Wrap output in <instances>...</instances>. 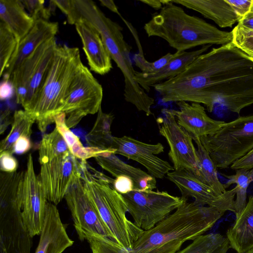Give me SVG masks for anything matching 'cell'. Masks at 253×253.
Segmentation results:
<instances>
[{
    "mask_svg": "<svg viewBox=\"0 0 253 253\" xmlns=\"http://www.w3.org/2000/svg\"><path fill=\"white\" fill-rule=\"evenodd\" d=\"M227 1L241 19L251 10L253 5V0H227Z\"/></svg>",
    "mask_w": 253,
    "mask_h": 253,
    "instance_id": "7bdbcfd3",
    "label": "cell"
},
{
    "mask_svg": "<svg viewBox=\"0 0 253 253\" xmlns=\"http://www.w3.org/2000/svg\"><path fill=\"white\" fill-rule=\"evenodd\" d=\"M224 213L186 201L154 227L144 231L130 253H176L185 242L203 235Z\"/></svg>",
    "mask_w": 253,
    "mask_h": 253,
    "instance_id": "7a4b0ae2",
    "label": "cell"
},
{
    "mask_svg": "<svg viewBox=\"0 0 253 253\" xmlns=\"http://www.w3.org/2000/svg\"><path fill=\"white\" fill-rule=\"evenodd\" d=\"M51 1L66 15L69 24L75 25L80 19L75 0H51Z\"/></svg>",
    "mask_w": 253,
    "mask_h": 253,
    "instance_id": "ab89813d",
    "label": "cell"
},
{
    "mask_svg": "<svg viewBox=\"0 0 253 253\" xmlns=\"http://www.w3.org/2000/svg\"><path fill=\"white\" fill-rule=\"evenodd\" d=\"M87 242L92 253H130L129 251L109 238H91Z\"/></svg>",
    "mask_w": 253,
    "mask_h": 253,
    "instance_id": "74e56055",
    "label": "cell"
},
{
    "mask_svg": "<svg viewBox=\"0 0 253 253\" xmlns=\"http://www.w3.org/2000/svg\"><path fill=\"white\" fill-rule=\"evenodd\" d=\"M58 45L55 42L48 49L39 64L30 82L27 93L22 104L27 111L37 99L50 69Z\"/></svg>",
    "mask_w": 253,
    "mask_h": 253,
    "instance_id": "f1b7e54d",
    "label": "cell"
},
{
    "mask_svg": "<svg viewBox=\"0 0 253 253\" xmlns=\"http://www.w3.org/2000/svg\"><path fill=\"white\" fill-rule=\"evenodd\" d=\"M82 181L87 194L96 207L115 241L124 249L131 250L144 231L126 217L128 208L122 195L112 188L108 181Z\"/></svg>",
    "mask_w": 253,
    "mask_h": 253,
    "instance_id": "8992f818",
    "label": "cell"
},
{
    "mask_svg": "<svg viewBox=\"0 0 253 253\" xmlns=\"http://www.w3.org/2000/svg\"><path fill=\"white\" fill-rule=\"evenodd\" d=\"M200 139L216 168H227L253 148V114L225 122Z\"/></svg>",
    "mask_w": 253,
    "mask_h": 253,
    "instance_id": "52a82bcc",
    "label": "cell"
},
{
    "mask_svg": "<svg viewBox=\"0 0 253 253\" xmlns=\"http://www.w3.org/2000/svg\"><path fill=\"white\" fill-rule=\"evenodd\" d=\"M48 203L35 171L32 155L29 154L24 174L21 209L24 223L32 237L41 234Z\"/></svg>",
    "mask_w": 253,
    "mask_h": 253,
    "instance_id": "4fadbf2b",
    "label": "cell"
},
{
    "mask_svg": "<svg viewBox=\"0 0 253 253\" xmlns=\"http://www.w3.org/2000/svg\"><path fill=\"white\" fill-rule=\"evenodd\" d=\"M171 1L200 13L221 28L232 27L241 19L227 0H171Z\"/></svg>",
    "mask_w": 253,
    "mask_h": 253,
    "instance_id": "603a6c76",
    "label": "cell"
},
{
    "mask_svg": "<svg viewBox=\"0 0 253 253\" xmlns=\"http://www.w3.org/2000/svg\"><path fill=\"white\" fill-rule=\"evenodd\" d=\"M141 2L147 4L151 7L155 9H161L164 5L167 4L169 0H140Z\"/></svg>",
    "mask_w": 253,
    "mask_h": 253,
    "instance_id": "c3c4849f",
    "label": "cell"
},
{
    "mask_svg": "<svg viewBox=\"0 0 253 253\" xmlns=\"http://www.w3.org/2000/svg\"><path fill=\"white\" fill-rule=\"evenodd\" d=\"M18 163L12 154L4 151L0 154V169L1 171L13 172L17 170Z\"/></svg>",
    "mask_w": 253,
    "mask_h": 253,
    "instance_id": "60d3db41",
    "label": "cell"
},
{
    "mask_svg": "<svg viewBox=\"0 0 253 253\" xmlns=\"http://www.w3.org/2000/svg\"><path fill=\"white\" fill-rule=\"evenodd\" d=\"M17 41L9 29L0 21V76L3 75L15 51Z\"/></svg>",
    "mask_w": 253,
    "mask_h": 253,
    "instance_id": "e575fe53",
    "label": "cell"
},
{
    "mask_svg": "<svg viewBox=\"0 0 253 253\" xmlns=\"http://www.w3.org/2000/svg\"><path fill=\"white\" fill-rule=\"evenodd\" d=\"M55 42L56 40L53 37L41 44L11 75L10 81L14 86L17 103L21 105L23 104L33 76L44 55Z\"/></svg>",
    "mask_w": 253,
    "mask_h": 253,
    "instance_id": "cb8c5ba5",
    "label": "cell"
},
{
    "mask_svg": "<svg viewBox=\"0 0 253 253\" xmlns=\"http://www.w3.org/2000/svg\"><path fill=\"white\" fill-rule=\"evenodd\" d=\"M179 110H173L177 124L191 136L201 137L217 131L225 123L211 118L201 104L176 102Z\"/></svg>",
    "mask_w": 253,
    "mask_h": 253,
    "instance_id": "ffe728a7",
    "label": "cell"
},
{
    "mask_svg": "<svg viewBox=\"0 0 253 253\" xmlns=\"http://www.w3.org/2000/svg\"><path fill=\"white\" fill-rule=\"evenodd\" d=\"M113 186L114 188L121 194H126L134 189L132 179L125 176H119L116 177Z\"/></svg>",
    "mask_w": 253,
    "mask_h": 253,
    "instance_id": "b9f144b4",
    "label": "cell"
},
{
    "mask_svg": "<svg viewBox=\"0 0 253 253\" xmlns=\"http://www.w3.org/2000/svg\"><path fill=\"white\" fill-rule=\"evenodd\" d=\"M64 198L81 241L99 238H107L115 241L96 207L87 194L81 178L73 182Z\"/></svg>",
    "mask_w": 253,
    "mask_h": 253,
    "instance_id": "30bf717a",
    "label": "cell"
},
{
    "mask_svg": "<svg viewBox=\"0 0 253 253\" xmlns=\"http://www.w3.org/2000/svg\"><path fill=\"white\" fill-rule=\"evenodd\" d=\"M249 178L250 182H253V169L249 171Z\"/></svg>",
    "mask_w": 253,
    "mask_h": 253,
    "instance_id": "f907efd6",
    "label": "cell"
},
{
    "mask_svg": "<svg viewBox=\"0 0 253 253\" xmlns=\"http://www.w3.org/2000/svg\"><path fill=\"white\" fill-rule=\"evenodd\" d=\"M0 19L19 42L31 30L35 20L21 0H0Z\"/></svg>",
    "mask_w": 253,
    "mask_h": 253,
    "instance_id": "484cf974",
    "label": "cell"
},
{
    "mask_svg": "<svg viewBox=\"0 0 253 253\" xmlns=\"http://www.w3.org/2000/svg\"><path fill=\"white\" fill-rule=\"evenodd\" d=\"M211 45H204L192 51H176L174 57L160 70L154 73L135 71V79L146 92H149L151 86L178 75L197 57L205 53Z\"/></svg>",
    "mask_w": 253,
    "mask_h": 253,
    "instance_id": "44dd1931",
    "label": "cell"
},
{
    "mask_svg": "<svg viewBox=\"0 0 253 253\" xmlns=\"http://www.w3.org/2000/svg\"><path fill=\"white\" fill-rule=\"evenodd\" d=\"M32 147L30 138L26 136L19 137L15 142L12 153L23 154L27 152Z\"/></svg>",
    "mask_w": 253,
    "mask_h": 253,
    "instance_id": "f6af8a7d",
    "label": "cell"
},
{
    "mask_svg": "<svg viewBox=\"0 0 253 253\" xmlns=\"http://www.w3.org/2000/svg\"><path fill=\"white\" fill-rule=\"evenodd\" d=\"M232 169H243L249 170L253 169V148L230 166Z\"/></svg>",
    "mask_w": 253,
    "mask_h": 253,
    "instance_id": "ee69618b",
    "label": "cell"
},
{
    "mask_svg": "<svg viewBox=\"0 0 253 253\" xmlns=\"http://www.w3.org/2000/svg\"><path fill=\"white\" fill-rule=\"evenodd\" d=\"M35 122V119L24 110L16 111L12 117L10 130L0 143V152L6 151L13 154L14 144L19 137L30 138Z\"/></svg>",
    "mask_w": 253,
    "mask_h": 253,
    "instance_id": "f546056e",
    "label": "cell"
},
{
    "mask_svg": "<svg viewBox=\"0 0 253 253\" xmlns=\"http://www.w3.org/2000/svg\"><path fill=\"white\" fill-rule=\"evenodd\" d=\"M83 64L79 49L58 45L42 88L36 101L26 111L37 123L43 133L54 123L60 112L71 83Z\"/></svg>",
    "mask_w": 253,
    "mask_h": 253,
    "instance_id": "5b68a950",
    "label": "cell"
},
{
    "mask_svg": "<svg viewBox=\"0 0 253 253\" xmlns=\"http://www.w3.org/2000/svg\"><path fill=\"white\" fill-rule=\"evenodd\" d=\"M15 93L14 86L8 80L3 79L0 85V98L1 100H7L12 97Z\"/></svg>",
    "mask_w": 253,
    "mask_h": 253,
    "instance_id": "bcb514c9",
    "label": "cell"
},
{
    "mask_svg": "<svg viewBox=\"0 0 253 253\" xmlns=\"http://www.w3.org/2000/svg\"><path fill=\"white\" fill-rule=\"evenodd\" d=\"M69 151L61 134L55 127L51 132L44 134L40 142L39 154L41 165Z\"/></svg>",
    "mask_w": 253,
    "mask_h": 253,
    "instance_id": "d6a6232c",
    "label": "cell"
},
{
    "mask_svg": "<svg viewBox=\"0 0 253 253\" xmlns=\"http://www.w3.org/2000/svg\"><path fill=\"white\" fill-rule=\"evenodd\" d=\"M231 248L227 238L219 233L201 235L176 253H226Z\"/></svg>",
    "mask_w": 253,
    "mask_h": 253,
    "instance_id": "1f68e13d",
    "label": "cell"
},
{
    "mask_svg": "<svg viewBox=\"0 0 253 253\" xmlns=\"http://www.w3.org/2000/svg\"><path fill=\"white\" fill-rule=\"evenodd\" d=\"M249 171L243 169H237L234 174L224 175L228 180L224 184L225 188L232 184H236V199L234 201V208L236 218L238 217L245 209L247 202V194L248 186L251 183Z\"/></svg>",
    "mask_w": 253,
    "mask_h": 253,
    "instance_id": "836d02e7",
    "label": "cell"
},
{
    "mask_svg": "<svg viewBox=\"0 0 253 253\" xmlns=\"http://www.w3.org/2000/svg\"><path fill=\"white\" fill-rule=\"evenodd\" d=\"M168 178L179 190L182 197L194 199L196 204L214 208L222 212H235L234 208L236 188L217 194L211 188L202 182L193 172L174 170L167 174Z\"/></svg>",
    "mask_w": 253,
    "mask_h": 253,
    "instance_id": "5bb4252c",
    "label": "cell"
},
{
    "mask_svg": "<svg viewBox=\"0 0 253 253\" xmlns=\"http://www.w3.org/2000/svg\"><path fill=\"white\" fill-rule=\"evenodd\" d=\"M157 119L160 133L169 147L168 154L174 170H186L197 174L199 160L191 136L177 123L173 110L164 109Z\"/></svg>",
    "mask_w": 253,
    "mask_h": 253,
    "instance_id": "8fae6325",
    "label": "cell"
},
{
    "mask_svg": "<svg viewBox=\"0 0 253 253\" xmlns=\"http://www.w3.org/2000/svg\"><path fill=\"white\" fill-rule=\"evenodd\" d=\"M25 8L28 11L30 15L35 21L39 19L48 20L51 15V8L44 5L43 0H21Z\"/></svg>",
    "mask_w": 253,
    "mask_h": 253,
    "instance_id": "f35d334b",
    "label": "cell"
},
{
    "mask_svg": "<svg viewBox=\"0 0 253 253\" xmlns=\"http://www.w3.org/2000/svg\"><path fill=\"white\" fill-rule=\"evenodd\" d=\"M58 23L39 19L29 33L17 42L15 51L2 75L3 79L10 80L11 75L21 63L41 44L55 37L58 31Z\"/></svg>",
    "mask_w": 253,
    "mask_h": 253,
    "instance_id": "ac0fdd59",
    "label": "cell"
},
{
    "mask_svg": "<svg viewBox=\"0 0 253 253\" xmlns=\"http://www.w3.org/2000/svg\"><path fill=\"white\" fill-rule=\"evenodd\" d=\"M99 1L102 5L107 7L109 10L118 14L120 16H121L114 1L111 0H99Z\"/></svg>",
    "mask_w": 253,
    "mask_h": 253,
    "instance_id": "681fc988",
    "label": "cell"
},
{
    "mask_svg": "<svg viewBox=\"0 0 253 253\" xmlns=\"http://www.w3.org/2000/svg\"><path fill=\"white\" fill-rule=\"evenodd\" d=\"M38 177L47 200L56 206L73 182L81 178L80 160L68 151L41 165Z\"/></svg>",
    "mask_w": 253,
    "mask_h": 253,
    "instance_id": "7c38bea8",
    "label": "cell"
},
{
    "mask_svg": "<svg viewBox=\"0 0 253 253\" xmlns=\"http://www.w3.org/2000/svg\"><path fill=\"white\" fill-rule=\"evenodd\" d=\"M114 119L111 113H105L100 108L95 122L85 140L89 146L101 148H111L112 137L111 126Z\"/></svg>",
    "mask_w": 253,
    "mask_h": 253,
    "instance_id": "4dcf8cb0",
    "label": "cell"
},
{
    "mask_svg": "<svg viewBox=\"0 0 253 253\" xmlns=\"http://www.w3.org/2000/svg\"><path fill=\"white\" fill-rule=\"evenodd\" d=\"M175 53H168L158 60L151 62L144 57L142 52L136 54L134 56L135 65L144 73H154L160 70L174 57Z\"/></svg>",
    "mask_w": 253,
    "mask_h": 253,
    "instance_id": "8d00e7d4",
    "label": "cell"
},
{
    "mask_svg": "<svg viewBox=\"0 0 253 253\" xmlns=\"http://www.w3.org/2000/svg\"><path fill=\"white\" fill-rule=\"evenodd\" d=\"M10 110L8 108L3 109L0 113V132L2 134L6 129L10 123H12L9 119Z\"/></svg>",
    "mask_w": 253,
    "mask_h": 253,
    "instance_id": "7dc6e473",
    "label": "cell"
},
{
    "mask_svg": "<svg viewBox=\"0 0 253 253\" xmlns=\"http://www.w3.org/2000/svg\"><path fill=\"white\" fill-rule=\"evenodd\" d=\"M148 37L164 39L177 51H186L206 45H224L232 42V32L221 31L198 17L190 15L171 0L146 23Z\"/></svg>",
    "mask_w": 253,
    "mask_h": 253,
    "instance_id": "3957f363",
    "label": "cell"
},
{
    "mask_svg": "<svg viewBox=\"0 0 253 253\" xmlns=\"http://www.w3.org/2000/svg\"><path fill=\"white\" fill-rule=\"evenodd\" d=\"M81 17L95 28L100 35L111 59L122 72L124 78L125 100L139 111L148 116L154 99L139 85L135 79V71L130 57L131 46L125 41L123 28L107 17L91 0H75Z\"/></svg>",
    "mask_w": 253,
    "mask_h": 253,
    "instance_id": "277c9868",
    "label": "cell"
},
{
    "mask_svg": "<svg viewBox=\"0 0 253 253\" xmlns=\"http://www.w3.org/2000/svg\"><path fill=\"white\" fill-rule=\"evenodd\" d=\"M110 148L115 150V154L122 155L142 165L155 178L162 179L174 170L168 162L157 156L164 151L161 143L148 144L126 135L113 136Z\"/></svg>",
    "mask_w": 253,
    "mask_h": 253,
    "instance_id": "9a60e30c",
    "label": "cell"
},
{
    "mask_svg": "<svg viewBox=\"0 0 253 253\" xmlns=\"http://www.w3.org/2000/svg\"><path fill=\"white\" fill-rule=\"evenodd\" d=\"M40 236L35 253H63L74 244L62 222L56 206L49 202Z\"/></svg>",
    "mask_w": 253,
    "mask_h": 253,
    "instance_id": "d6986e66",
    "label": "cell"
},
{
    "mask_svg": "<svg viewBox=\"0 0 253 253\" xmlns=\"http://www.w3.org/2000/svg\"><path fill=\"white\" fill-rule=\"evenodd\" d=\"M33 238L20 207L0 204V253H31Z\"/></svg>",
    "mask_w": 253,
    "mask_h": 253,
    "instance_id": "2e32d148",
    "label": "cell"
},
{
    "mask_svg": "<svg viewBox=\"0 0 253 253\" xmlns=\"http://www.w3.org/2000/svg\"><path fill=\"white\" fill-rule=\"evenodd\" d=\"M191 137L197 147L199 169L196 176L202 182L211 188L217 194L222 195L226 190L224 184L219 180L216 166L202 145L200 138Z\"/></svg>",
    "mask_w": 253,
    "mask_h": 253,
    "instance_id": "83f0119b",
    "label": "cell"
},
{
    "mask_svg": "<svg viewBox=\"0 0 253 253\" xmlns=\"http://www.w3.org/2000/svg\"><path fill=\"white\" fill-rule=\"evenodd\" d=\"M102 98V85L83 63L71 83L62 109L67 116V126L72 128L85 116L98 113Z\"/></svg>",
    "mask_w": 253,
    "mask_h": 253,
    "instance_id": "9c48e42d",
    "label": "cell"
},
{
    "mask_svg": "<svg viewBox=\"0 0 253 253\" xmlns=\"http://www.w3.org/2000/svg\"><path fill=\"white\" fill-rule=\"evenodd\" d=\"M246 253H253V248L249 250L248 252Z\"/></svg>",
    "mask_w": 253,
    "mask_h": 253,
    "instance_id": "816d5d0a",
    "label": "cell"
},
{
    "mask_svg": "<svg viewBox=\"0 0 253 253\" xmlns=\"http://www.w3.org/2000/svg\"><path fill=\"white\" fill-rule=\"evenodd\" d=\"M122 195L134 223L143 231L154 227L188 200L166 191L133 190Z\"/></svg>",
    "mask_w": 253,
    "mask_h": 253,
    "instance_id": "ba28073f",
    "label": "cell"
},
{
    "mask_svg": "<svg viewBox=\"0 0 253 253\" xmlns=\"http://www.w3.org/2000/svg\"><path fill=\"white\" fill-rule=\"evenodd\" d=\"M66 114L62 112L54 117L56 128L66 142L70 152L80 160L95 158L101 154L109 152L111 149L96 147H84L78 136L73 132L66 123Z\"/></svg>",
    "mask_w": 253,
    "mask_h": 253,
    "instance_id": "4316f807",
    "label": "cell"
},
{
    "mask_svg": "<svg viewBox=\"0 0 253 253\" xmlns=\"http://www.w3.org/2000/svg\"><path fill=\"white\" fill-rule=\"evenodd\" d=\"M75 25L90 69L101 75L109 73L112 59L98 31L82 17Z\"/></svg>",
    "mask_w": 253,
    "mask_h": 253,
    "instance_id": "e0dca14e",
    "label": "cell"
},
{
    "mask_svg": "<svg viewBox=\"0 0 253 253\" xmlns=\"http://www.w3.org/2000/svg\"><path fill=\"white\" fill-rule=\"evenodd\" d=\"M164 102L218 105L239 114L253 104V59L232 42L197 57L176 77L154 85Z\"/></svg>",
    "mask_w": 253,
    "mask_h": 253,
    "instance_id": "6da1fadb",
    "label": "cell"
},
{
    "mask_svg": "<svg viewBox=\"0 0 253 253\" xmlns=\"http://www.w3.org/2000/svg\"><path fill=\"white\" fill-rule=\"evenodd\" d=\"M231 248L237 253H246L253 248V195L233 225L227 231Z\"/></svg>",
    "mask_w": 253,
    "mask_h": 253,
    "instance_id": "d4e9b609",
    "label": "cell"
},
{
    "mask_svg": "<svg viewBox=\"0 0 253 253\" xmlns=\"http://www.w3.org/2000/svg\"><path fill=\"white\" fill-rule=\"evenodd\" d=\"M231 32L232 42L253 59V29L238 23Z\"/></svg>",
    "mask_w": 253,
    "mask_h": 253,
    "instance_id": "d590c367",
    "label": "cell"
},
{
    "mask_svg": "<svg viewBox=\"0 0 253 253\" xmlns=\"http://www.w3.org/2000/svg\"><path fill=\"white\" fill-rule=\"evenodd\" d=\"M102 169L113 176H127L133 182L134 190H153L156 188V178L142 169L127 164L113 152H106L94 158Z\"/></svg>",
    "mask_w": 253,
    "mask_h": 253,
    "instance_id": "7402d4cb",
    "label": "cell"
}]
</instances>
